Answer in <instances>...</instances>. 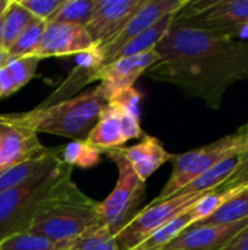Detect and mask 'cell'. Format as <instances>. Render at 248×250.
I'll return each mask as SVG.
<instances>
[{
	"label": "cell",
	"mask_w": 248,
	"mask_h": 250,
	"mask_svg": "<svg viewBox=\"0 0 248 250\" xmlns=\"http://www.w3.org/2000/svg\"><path fill=\"white\" fill-rule=\"evenodd\" d=\"M159 60L145 75L180 88L186 97L221 108L225 92L248 79V41L231 40L172 22L155 47Z\"/></svg>",
	"instance_id": "obj_1"
},
{
	"label": "cell",
	"mask_w": 248,
	"mask_h": 250,
	"mask_svg": "<svg viewBox=\"0 0 248 250\" xmlns=\"http://www.w3.org/2000/svg\"><path fill=\"white\" fill-rule=\"evenodd\" d=\"M72 171L60 155L25 183L0 193V243L29 231L38 214L75 185Z\"/></svg>",
	"instance_id": "obj_2"
},
{
	"label": "cell",
	"mask_w": 248,
	"mask_h": 250,
	"mask_svg": "<svg viewBox=\"0 0 248 250\" xmlns=\"http://www.w3.org/2000/svg\"><path fill=\"white\" fill-rule=\"evenodd\" d=\"M107 100L96 86L92 91L79 94L57 103L42 104L26 113H18V119L32 132L50 133L85 141L96 125Z\"/></svg>",
	"instance_id": "obj_3"
},
{
	"label": "cell",
	"mask_w": 248,
	"mask_h": 250,
	"mask_svg": "<svg viewBox=\"0 0 248 250\" xmlns=\"http://www.w3.org/2000/svg\"><path fill=\"white\" fill-rule=\"evenodd\" d=\"M102 224L98 202L88 198L76 183L57 201L47 205L34 220L29 233L53 240H72Z\"/></svg>",
	"instance_id": "obj_4"
},
{
	"label": "cell",
	"mask_w": 248,
	"mask_h": 250,
	"mask_svg": "<svg viewBox=\"0 0 248 250\" xmlns=\"http://www.w3.org/2000/svg\"><path fill=\"white\" fill-rule=\"evenodd\" d=\"M248 148V132L237 130L232 135L224 136L212 144L191 149L184 154H174L172 171L164 189L153 202L167 201L177 196L193 180L205 174L216 164L243 154Z\"/></svg>",
	"instance_id": "obj_5"
},
{
	"label": "cell",
	"mask_w": 248,
	"mask_h": 250,
	"mask_svg": "<svg viewBox=\"0 0 248 250\" xmlns=\"http://www.w3.org/2000/svg\"><path fill=\"white\" fill-rule=\"evenodd\" d=\"M174 19L218 37L237 40L248 31V0H187Z\"/></svg>",
	"instance_id": "obj_6"
},
{
	"label": "cell",
	"mask_w": 248,
	"mask_h": 250,
	"mask_svg": "<svg viewBox=\"0 0 248 250\" xmlns=\"http://www.w3.org/2000/svg\"><path fill=\"white\" fill-rule=\"evenodd\" d=\"M102 154L115 163L118 180L114 190L102 202H98V212L101 223L115 236L137 214L136 211L145 196L146 183L139 179L120 148L108 149Z\"/></svg>",
	"instance_id": "obj_7"
},
{
	"label": "cell",
	"mask_w": 248,
	"mask_h": 250,
	"mask_svg": "<svg viewBox=\"0 0 248 250\" xmlns=\"http://www.w3.org/2000/svg\"><path fill=\"white\" fill-rule=\"evenodd\" d=\"M206 193H180L167 201L149 204L115 234L120 250H132L136 248L153 231L191 209L193 205Z\"/></svg>",
	"instance_id": "obj_8"
},
{
	"label": "cell",
	"mask_w": 248,
	"mask_h": 250,
	"mask_svg": "<svg viewBox=\"0 0 248 250\" xmlns=\"http://www.w3.org/2000/svg\"><path fill=\"white\" fill-rule=\"evenodd\" d=\"M186 3L187 0H145L143 4L126 22V25L118 31V34L111 41L99 47L104 54L102 66L110 64L114 56L132 38L145 32L146 29L153 26L156 22H159L165 16L177 13Z\"/></svg>",
	"instance_id": "obj_9"
},
{
	"label": "cell",
	"mask_w": 248,
	"mask_h": 250,
	"mask_svg": "<svg viewBox=\"0 0 248 250\" xmlns=\"http://www.w3.org/2000/svg\"><path fill=\"white\" fill-rule=\"evenodd\" d=\"M159 60V54L156 50H151L143 54L130 56L118 59L110 64L98 69L92 81H99L98 88L107 101L114 98L118 92L133 88L134 82L146 73V70L153 66Z\"/></svg>",
	"instance_id": "obj_10"
},
{
	"label": "cell",
	"mask_w": 248,
	"mask_h": 250,
	"mask_svg": "<svg viewBox=\"0 0 248 250\" xmlns=\"http://www.w3.org/2000/svg\"><path fill=\"white\" fill-rule=\"evenodd\" d=\"M38 135L16 114H0V173L44 151Z\"/></svg>",
	"instance_id": "obj_11"
},
{
	"label": "cell",
	"mask_w": 248,
	"mask_h": 250,
	"mask_svg": "<svg viewBox=\"0 0 248 250\" xmlns=\"http://www.w3.org/2000/svg\"><path fill=\"white\" fill-rule=\"evenodd\" d=\"M143 1L145 0H98L85 23V29L92 41L98 47H102L118 34Z\"/></svg>",
	"instance_id": "obj_12"
},
{
	"label": "cell",
	"mask_w": 248,
	"mask_h": 250,
	"mask_svg": "<svg viewBox=\"0 0 248 250\" xmlns=\"http://www.w3.org/2000/svg\"><path fill=\"white\" fill-rule=\"evenodd\" d=\"M95 45L83 25L47 23L42 40L31 57L42 60L48 57L76 56Z\"/></svg>",
	"instance_id": "obj_13"
},
{
	"label": "cell",
	"mask_w": 248,
	"mask_h": 250,
	"mask_svg": "<svg viewBox=\"0 0 248 250\" xmlns=\"http://www.w3.org/2000/svg\"><path fill=\"white\" fill-rule=\"evenodd\" d=\"M248 226V220L231 224H196L184 230L164 250H221Z\"/></svg>",
	"instance_id": "obj_14"
},
{
	"label": "cell",
	"mask_w": 248,
	"mask_h": 250,
	"mask_svg": "<svg viewBox=\"0 0 248 250\" xmlns=\"http://www.w3.org/2000/svg\"><path fill=\"white\" fill-rule=\"evenodd\" d=\"M126 160L142 182L146 180L165 163L171 161L174 154L168 152L162 142L151 135H143L142 141L130 148H120Z\"/></svg>",
	"instance_id": "obj_15"
},
{
	"label": "cell",
	"mask_w": 248,
	"mask_h": 250,
	"mask_svg": "<svg viewBox=\"0 0 248 250\" xmlns=\"http://www.w3.org/2000/svg\"><path fill=\"white\" fill-rule=\"evenodd\" d=\"M60 152L61 148H45L44 151L34 155L32 158L22 161L0 173V193L25 183L35 173L41 171L53 161H56L60 157Z\"/></svg>",
	"instance_id": "obj_16"
},
{
	"label": "cell",
	"mask_w": 248,
	"mask_h": 250,
	"mask_svg": "<svg viewBox=\"0 0 248 250\" xmlns=\"http://www.w3.org/2000/svg\"><path fill=\"white\" fill-rule=\"evenodd\" d=\"M86 141L95 148H98L101 154L108 149L121 148L127 142L123 136L117 113L108 103L102 108L99 119L96 125L92 127V130L89 132Z\"/></svg>",
	"instance_id": "obj_17"
},
{
	"label": "cell",
	"mask_w": 248,
	"mask_h": 250,
	"mask_svg": "<svg viewBox=\"0 0 248 250\" xmlns=\"http://www.w3.org/2000/svg\"><path fill=\"white\" fill-rule=\"evenodd\" d=\"M38 64V59L23 57L7 62L0 67V100L7 98L23 88L35 76Z\"/></svg>",
	"instance_id": "obj_18"
},
{
	"label": "cell",
	"mask_w": 248,
	"mask_h": 250,
	"mask_svg": "<svg viewBox=\"0 0 248 250\" xmlns=\"http://www.w3.org/2000/svg\"><path fill=\"white\" fill-rule=\"evenodd\" d=\"M196 217L191 209L187 212L175 217L168 224L162 226L156 231H153L148 239H145L140 245L132 250H164L174 239H177L184 230L190 229L191 226H196Z\"/></svg>",
	"instance_id": "obj_19"
},
{
	"label": "cell",
	"mask_w": 248,
	"mask_h": 250,
	"mask_svg": "<svg viewBox=\"0 0 248 250\" xmlns=\"http://www.w3.org/2000/svg\"><path fill=\"white\" fill-rule=\"evenodd\" d=\"M175 15V13H174ZM174 15H168L164 19H161L159 22H156L153 26H151L149 29H146L145 32L139 34L137 37L132 38L113 59V62L123 59V57H130V56H137V54H143L148 53L151 50H155V47L158 45V42L165 37ZM111 62V63H113Z\"/></svg>",
	"instance_id": "obj_20"
},
{
	"label": "cell",
	"mask_w": 248,
	"mask_h": 250,
	"mask_svg": "<svg viewBox=\"0 0 248 250\" xmlns=\"http://www.w3.org/2000/svg\"><path fill=\"white\" fill-rule=\"evenodd\" d=\"M240 155H234V157L227 158L225 161L216 164L215 167L208 170L205 174H202L200 177L193 180L189 186H186L181 193H206V192L218 190L237 168Z\"/></svg>",
	"instance_id": "obj_21"
},
{
	"label": "cell",
	"mask_w": 248,
	"mask_h": 250,
	"mask_svg": "<svg viewBox=\"0 0 248 250\" xmlns=\"http://www.w3.org/2000/svg\"><path fill=\"white\" fill-rule=\"evenodd\" d=\"M34 16L20 6L18 0H9L4 21H3V31H1V48L7 51L12 44L18 40V37L23 32V29L32 22Z\"/></svg>",
	"instance_id": "obj_22"
},
{
	"label": "cell",
	"mask_w": 248,
	"mask_h": 250,
	"mask_svg": "<svg viewBox=\"0 0 248 250\" xmlns=\"http://www.w3.org/2000/svg\"><path fill=\"white\" fill-rule=\"evenodd\" d=\"M72 240H53L37 233H20L4 239L0 243V250H69Z\"/></svg>",
	"instance_id": "obj_23"
},
{
	"label": "cell",
	"mask_w": 248,
	"mask_h": 250,
	"mask_svg": "<svg viewBox=\"0 0 248 250\" xmlns=\"http://www.w3.org/2000/svg\"><path fill=\"white\" fill-rule=\"evenodd\" d=\"M45 28H47L45 21H39L34 18L32 22L18 37V40L12 44V47L6 51L7 62H13L18 59H23V57H31V54L38 48Z\"/></svg>",
	"instance_id": "obj_24"
},
{
	"label": "cell",
	"mask_w": 248,
	"mask_h": 250,
	"mask_svg": "<svg viewBox=\"0 0 248 250\" xmlns=\"http://www.w3.org/2000/svg\"><path fill=\"white\" fill-rule=\"evenodd\" d=\"M61 160L64 164L79 168H92L101 160V151L85 141H73L61 148Z\"/></svg>",
	"instance_id": "obj_25"
},
{
	"label": "cell",
	"mask_w": 248,
	"mask_h": 250,
	"mask_svg": "<svg viewBox=\"0 0 248 250\" xmlns=\"http://www.w3.org/2000/svg\"><path fill=\"white\" fill-rule=\"evenodd\" d=\"M244 220H248V188L199 224H231Z\"/></svg>",
	"instance_id": "obj_26"
},
{
	"label": "cell",
	"mask_w": 248,
	"mask_h": 250,
	"mask_svg": "<svg viewBox=\"0 0 248 250\" xmlns=\"http://www.w3.org/2000/svg\"><path fill=\"white\" fill-rule=\"evenodd\" d=\"M98 0H63L57 12L47 21V23H76L88 22Z\"/></svg>",
	"instance_id": "obj_27"
},
{
	"label": "cell",
	"mask_w": 248,
	"mask_h": 250,
	"mask_svg": "<svg viewBox=\"0 0 248 250\" xmlns=\"http://www.w3.org/2000/svg\"><path fill=\"white\" fill-rule=\"evenodd\" d=\"M69 250H120L115 236L105 224H99L73 239Z\"/></svg>",
	"instance_id": "obj_28"
},
{
	"label": "cell",
	"mask_w": 248,
	"mask_h": 250,
	"mask_svg": "<svg viewBox=\"0 0 248 250\" xmlns=\"http://www.w3.org/2000/svg\"><path fill=\"white\" fill-rule=\"evenodd\" d=\"M247 188L248 186H238V188H232L227 190H212L203 195L191 208L197 224L209 218L218 208H221L225 202H228L229 199H232L234 196H237Z\"/></svg>",
	"instance_id": "obj_29"
},
{
	"label": "cell",
	"mask_w": 248,
	"mask_h": 250,
	"mask_svg": "<svg viewBox=\"0 0 248 250\" xmlns=\"http://www.w3.org/2000/svg\"><path fill=\"white\" fill-rule=\"evenodd\" d=\"M18 1L35 19L45 21V22L57 12V9L63 3V0H18Z\"/></svg>",
	"instance_id": "obj_30"
},
{
	"label": "cell",
	"mask_w": 248,
	"mask_h": 250,
	"mask_svg": "<svg viewBox=\"0 0 248 250\" xmlns=\"http://www.w3.org/2000/svg\"><path fill=\"white\" fill-rule=\"evenodd\" d=\"M108 104L117 113V117H118V122H120V127H121V132H123V136H124L126 141L143 136V130L140 127V119L134 117L133 114L127 113L120 105H117V104H114L111 101H108Z\"/></svg>",
	"instance_id": "obj_31"
},
{
	"label": "cell",
	"mask_w": 248,
	"mask_h": 250,
	"mask_svg": "<svg viewBox=\"0 0 248 250\" xmlns=\"http://www.w3.org/2000/svg\"><path fill=\"white\" fill-rule=\"evenodd\" d=\"M102 63H104V54H102V50L95 44L92 45L91 48L76 54V64H77V69L83 70L85 73L91 75V79L94 76V73L102 67Z\"/></svg>",
	"instance_id": "obj_32"
},
{
	"label": "cell",
	"mask_w": 248,
	"mask_h": 250,
	"mask_svg": "<svg viewBox=\"0 0 248 250\" xmlns=\"http://www.w3.org/2000/svg\"><path fill=\"white\" fill-rule=\"evenodd\" d=\"M140 100H142V94L133 88L124 89L121 92H118L114 98H111L110 101L120 105L123 110H126L127 113L133 114L134 117L140 119Z\"/></svg>",
	"instance_id": "obj_33"
},
{
	"label": "cell",
	"mask_w": 248,
	"mask_h": 250,
	"mask_svg": "<svg viewBox=\"0 0 248 250\" xmlns=\"http://www.w3.org/2000/svg\"><path fill=\"white\" fill-rule=\"evenodd\" d=\"M238 186H248V148L240 155L238 166L234 170V173L228 177V180L218 189V190H227Z\"/></svg>",
	"instance_id": "obj_34"
},
{
	"label": "cell",
	"mask_w": 248,
	"mask_h": 250,
	"mask_svg": "<svg viewBox=\"0 0 248 250\" xmlns=\"http://www.w3.org/2000/svg\"><path fill=\"white\" fill-rule=\"evenodd\" d=\"M221 250H248V226Z\"/></svg>",
	"instance_id": "obj_35"
},
{
	"label": "cell",
	"mask_w": 248,
	"mask_h": 250,
	"mask_svg": "<svg viewBox=\"0 0 248 250\" xmlns=\"http://www.w3.org/2000/svg\"><path fill=\"white\" fill-rule=\"evenodd\" d=\"M9 0H0V45H1V31H3V21H4V12L7 7Z\"/></svg>",
	"instance_id": "obj_36"
},
{
	"label": "cell",
	"mask_w": 248,
	"mask_h": 250,
	"mask_svg": "<svg viewBox=\"0 0 248 250\" xmlns=\"http://www.w3.org/2000/svg\"><path fill=\"white\" fill-rule=\"evenodd\" d=\"M6 63H7V54H6V51L0 47V67H3Z\"/></svg>",
	"instance_id": "obj_37"
},
{
	"label": "cell",
	"mask_w": 248,
	"mask_h": 250,
	"mask_svg": "<svg viewBox=\"0 0 248 250\" xmlns=\"http://www.w3.org/2000/svg\"><path fill=\"white\" fill-rule=\"evenodd\" d=\"M238 130H241V132H248V122L246 123V125H244V126H241Z\"/></svg>",
	"instance_id": "obj_38"
},
{
	"label": "cell",
	"mask_w": 248,
	"mask_h": 250,
	"mask_svg": "<svg viewBox=\"0 0 248 250\" xmlns=\"http://www.w3.org/2000/svg\"><path fill=\"white\" fill-rule=\"evenodd\" d=\"M247 28H248V22H247Z\"/></svg>",
	"instance_id": "obj_39"
}]
</instances>
